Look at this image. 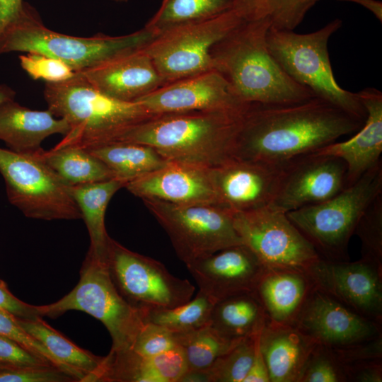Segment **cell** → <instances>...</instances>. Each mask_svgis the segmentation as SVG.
Returning a JSON list of instances; mask_svg holds the SVG:
<instances>
[{
    "instance_id": "48",
    "label": "cell",
    "mask_w": 382,
    "mask_h": 382,
    "mask_svg": "<svg viewBox=\"0 0 382 382\" xmlns=\"http://www.w3.org/2000/svg\"><path fill=\"white\" fill-rule=\"evenodd\" d=\"M243 382H270L269 371L259 347Z\"/></svg>"
},
{
    "instance_id": "51",
    "label": "cell",
    "mask_w": 382,
    "mask_h": 382,
    "mask_svg": "<svg viewBox=\"0 0 382 382\" xmlns=\"http://www.w3.org/2000/svg\"><path fill=\"white\" fill-rule=\"evenodd\" d=\"M112 1L115 2H119V3H126L129 1V0H112Z\"/></svg>"
},
{
    "instance_id": "13",
    "label": "cell",
    "mask_w": 382,
    "mask_h": 382,
    "mask_svg": "<svg viewBox=\"0 0 382 382\" xmlns=\"http://www.w3.org/2000/svg\"><path fill=\"white\" fill-rule=\"evenodd\" d=\"M234 227L267 269L306 272L321 257L286 213L269 206L233 212Z\"/></svg>"
},
{
    "instance_id": "28",
    "label": "cell",
    "mask_w": 382,
    "mask_h": 382,
    "mask_svg": "<svg viewBox=\"0 0 382 382\" xmlns=\"http://www.w3.org/2000/svg\"><path fill=\"white\" fill-rule=\"evenodd\" d=\"M126 183L112 178L105 181L69 185V190L76 203L90 237L88 252L105 262L110 236L105 225L108 203L117 190Z\"/></svg>"
},
{
    "instance_id": "26",
    "label": "cell",
    "mask_w": 382,
    "mask_h": 382,
    "mask_svg": "<svg viewBox=\"0 0 382 382\" xmlns=\"http://www.w3.org/2000/svg\"><path fill=\"white\" fill-rule=\"evenodd\" d=\"M313 284L306 272L267 269L254 293L270 322L293 325Z\"/></svg>"
},
{
    "instance_id": "46",
    "label": "cell",
    "mask_w": 382,
    "mask_h": 382,
    "mask_svg": "<svg viewBox=\"0 0 382 382\" xmlns=\"http://www.w3.org/2000/svg\"><path fill=\"white\" fill-rule=\"evenodd\" d=\"M343 366L347 381H382V359L362 361Z\"/></svg>"
},
{
    "instance_id": "34",
    "label": "cell",
    "mask_w": 382,
    "mask_h": 382,
    "mask_svg": "<svg viewBox=\"0 0 382 382\" xmlns=\"http://www.w3.org/2000/svg\"><path fill=\"white\" fill-rule=\"evenodd\" d=\"M173 333L177 345L183 353L187 371L207 370L220 356L241 340H228L209 325Z\"/></svg>"
},
{
    "instance_id": "41",
    "label": "cell",
    "mask_w": 382,
    "mask_h": 382,
    "mask_svg": "<svg viewBox=\"0 0 382 382\" xmlns=\"http://www.w3.org/2000/svg\"><path fill=\"white\" fill-rule=\"evenodd\" d=\"M0 334L15 341L36 356L67 372L41 342L32 337L21 326L15 316L1 308H0Z\"/></svg>"
},
{
    "instance_id": "18",
    "label": "cell",
    "mask_w": 382,
    "mask_h": 382,
    "mask_svg": "<svg viewBox=\"0 0 382 382\" xmlns=\"http://www.w3.org/2000/svg\"><path fill=\"white\" fill-rule=\"evenodd\" d=\"M286 162L233 158L210 168L218 204L232 212L269 206L276 194Z\"/></svg>"
},
{
    "instance_id": "38",
    "label": "cell",
    "mask_w": 382,
    "mask_h": 382,
    "mask_svg": "<svg viewBox=\"0 0 382 382\" xmlns=\"http://www.w3.org/2000/svg\"><path fill=\"white\" fill-rule=\"evenodd\" d=\"M298 382H347L343 365L332 349L318 343L311 352Z\"/></svg>"
},
{
    "instance_id": "8",
    "label": "cell",
    "mask_w": 382,
    "mask_h": 382,
    "mask_svg": "<svg viewBox=\"0 0 382 382\" xmlns=\"http://www.w3.org/2000/svg\"><path fill=\"white\" fill-rule=\"evenodd\" d=\"M37 307L41 317L56 318L69 311L92 316L108 330L112 339L110 351L131 349L144 325L141 314L117 291L105 262L88 251L76 286L56 302Z\"/></svg>"
},
{
    "instance_id": "25",
    "label": "cell",
    "mask_w": 382,
    "mask_h": 382,
    "mask_svg": "<svg viewBox=\"0 0 382 382\" xmlns=\"http://www.w3.org/2000/svg\"><path fill=\"white\" fill-rule=\"evenodd\" d=\"M69 130L66 121L49 110H32L14 100L0 105V140L8 149L23 154L35 153L48 137Z\"/></svg>"
},
{
    "instance_id": "12",
    "label": "cell",
    "mask_w": 382,
    "mask_h": 382,
    "mask_svg": "<svg viewBox=\"0 0 382 382\" xmlns=\"http://www.w3.org/2000/svg\"><path fill=\"white\" fill-rule=\"evenodd\" d=\"M243 21L231 9L212 19L168 30L143 50L165 85L213 69L212 47Z\"/></svg>"
},
{
    "instance_id": "20",
    "label": "cell",
    "mask_w": 382,
    "mask_h": 382,
    "mask_svg": "<svg viewBox=\"0 0 382 382\" xmlns=\"http://www.w3.org/2000/svg\"><path fill=\"white\" fill-rule=\"evenodd\" d=\"M125 187L141 199H156L175 204H218L210 168L199 165L170 162L127 183Z\"/></svg>"
},
{
    "instance_id": "6",
    "label": "cell",
    "mask_w": 382,
    "mask_h": 382,
    "mask_svg": "<svg viewBox=\"0 0 382 382\" xmlns=\"http://www.w3.org/2000/svg\"><path fill=\"white\" fill-rule=\"evenodd\" d=\"M341 26L342 21L335 19L306 34L270 26L267 33L268 49L284 71L295 81L309 88L316 97L365 121L366 110L357 93L340 87L331 68L328 40Z\"/></svg>"
},
{
    "instance_id": "29",
    "label": "cell",
    "mask_w": 382,
    "mask_h": 382,
    "mask_svg": "<svg viewBox=\"0 0 382 382\" xmlns=\"http://www.w3.org/2000/svg\"><path fill=\"white\" fill-rule=\"evenodd\" d=\"M268 321L253 291L231 296L215 303L209 325L222 337L237 341L258 335Z\"/></svg>"
},
{
    "instance_id": "49",
    "label": "cell",
    "mask_w": 382,
    "mask_h": 382,
    "mask_svg": "<svg viewBox=\"0 0 382 382\" xmlns=\"http://www.w3.org/2000/svg\"><path fill=\"white\" fill-rule=\"evenodd\" d=\"M344 1L354 2L360 4L370 11L376 18L382 21V3L378 0H337Z\"/></svg>"
},
{
    "instance_id": "40",
    "label": "cell",
    "mask_w": 382,
    "mask_h": 382,
    "mask_svg": "<svg viewBox=\"0 0 382 382\" xmlns=\"http://www.w3.org/2000/svg\"><path fill=\"white\" fill-rule=\"evenodd\" d=\"M178 347L173 331L146 323L137 335L131 349L142 356L153 357Z\"/></svg>"
},
{
    "instance_id": "37",
    "label": "cell",
    "mask_w": 382,
    "mask_h": 382,
    "mask_svg": "<svg viewBox=\"0 0 382 382\" xmlns=\"http://www.w3.org/2000/svg\"><path fill=\"white\" fill-rule=\"evenodd\" d=\"M354 234L361 243V258L382 265V194L361 216Z\"/></svg>"
},
{
    "instance_id": "16",
    "label": "cell",
    "mask_w": 382,
    "mask_h": 382,
    "mask_svg": "<svg viewBox=\"0 0 382 382\" xmlns=\"http://www.w3.org/2000/svg\"><path fill=\"white\" fill-rule=\"evenodd\" d=\"M136 102L153 115L195 111L243 113L250 105L214 69L166 83Z\"/></svg>"
},
{
    "instance_id": "14",
    "label": "cell",
    "mask_w": 382,
    "mask_h": 382,
    "mask_svg": "<svg viewBox=\"0 0 382 382\" xmlns=\"http://www.w3.org/2000/svg\"><path fill=\"white\" fill-rule=\"evenodd\" d=\"M313 286L359 314L382 324V265L320 257L306 271Z\"/></svg>"
},
{
    "instance_id": "4",
    "label": "cell",
    "mask_w": 382,
    "mask_h": 382,
    "mask_svg": "<svg viewBox=\"0 0 382 382\" xmlns=\"http://www.w3.org/2000/svg\"><path fill=\"white\" fill-rule=\"evenodd\" d=\"M43 96L47 110L69 126L56 146L89 150L117 141L132 127L156 115L137 102H124L103 93L78 72L64 82L45 83Z\"/></svg>"
},
{
    "instance_id": "7",
    "label": "cell",
    "mask_w": 382,
    "mask_h": 382,
    "mask_svg": "<svg viewBox=\"0 0 382 382\" xmlns=\"http://www.w3.org/2000/svg\"><path fill=\"white\" fill-rule=\"evenodd\" d=\"M381 194V162L331 198L286 214L321 257L348 260L347 245L357 225Z\"/></svg>"
},
{
    "instance_id": "31",
    "label": "cell",
    "mask_w": 382,
    "mask_h": 382,
    "mask_svg": "<svg viewBox=\"0 0 382 382\" xmlns=\"http://www.w3.org/2000/svg\"><path fill=\"white\" fill-rule=\"evenodd\" d=\"M40 154L46 163L68 185L105 181L114 178L111 170L88 150L77 146L42 149Z\"/></svg>"
},
{
    "instance_id": "32",
    "label": "cell",
    "mask_w": 382,
    "mask_h": 382,
    "mask_svg": "<svg viewBox=\"0 0 382 382\" xmlns=\"http://www.w3.org/2000/svg\"><path fill=\"white\" fill-rule=\"evenodd\" d=\"M234 0H163L145 28L158 35L168 30L215 18L233 8Z\"/></svg>"
},
{
    "instance_id": "2",
    "label": "cell",
    "mask_w": 382,
    "mask_h": 382,
    "mask_svg": "<svg viewBox=\"0 0 382 382\" xmlns=\"http://www.w3.org/2000/svg\"><path fill=\"white\" fill-rule=\"evenodd\" d=\"M267 18L243 21L210 50L213 69L221 73L248 104H286L315 97L291 79L270 53Z\"/></svg>"
},
{
    "instance_id": "27",
    "label": "cell",
    "mask_w": 382,
    "mask_h": 382,
    "mask_svg": "<svg viewBox=\"0 0 382 382\" xmlns=\"http://www.w3.org/2000/svg\"><path fill=\"white\" fill-rule=\"evenodd\" d=\"M17 319L21 326L41 342L78 382H96L104 357L96 356L79 347L48 325L42 317L33 320Z\"/></svg>"
},
{
    "instance_id": "1",
    "label": "cell",
    "mask_w": 382,
    "mask_h": 382,
    "mask_svg": "<svg viewBox=\"0 0 382 382\" xmlns=\"http://www.w3.org/2000/svg\"><path fill=\"white\" fill-rule=\"evenodd\" d=\"M364 123L316 96L293 103H253L242 117L233 158L283 163L356 132Z\"/></svg>"
},
{
    "instance_id": "45",
    "label": "cell",
    "mask_w": 382,
    "mask_h": 382,
    "mask_svg": "<svg viewBox=\"0 0 382 382\" xmlns=\"http://www.w3.org/2000/svg\"><path fill=\"white\" fill-rule=\"evenodd\" d=\"M0 308L8 312L18 319L33 320L41 317L37 306L28 304L16 298L9 291L6 283L1 279Z\"/></svg>"
},
{
    "instance_id": "47",
    "label": "cell",
    "mask_w": 382,
    "mask_h": 382,
    "mask_svg": "<svg viewBox=\"0 0 382 382\" xmlns=\"http://www.w3.org/2000/svg\"><path fill=\"white\" fill-rule=\"evenodd\" d=\"M24 0H0V47L3 35L17 17Z\"/></svg>"
},
{
    "instance_id": "15",
    "label": "cell",
    "mask_w": 382,
    "mask_h": 382,
    "mask_svg": "<svg viewBox=\"0 0 382 382\" xmlns=\"http://www.w3.org/2000/svg\"><path fill=\"white\" fill-rule=\"evenodd\" d=\"M346 173L334 156L311 153L287 161L269 207L287 213L330 199L346 187Z\"/></svg>"
},
{
    "instance_id": "9",
    "label": "cell",
    "mask_w": 382,
    "mask_h": 382,
    "mask_svg": "<svg viewBox=\"0 0 382 382\" xmlns=\"http://www.w3.org/2000/svg\"><path fill=\"white\" fill-rule=\"evenodd\" d=\"M40 150L23 154L0 147V173L8 200L28 218L81 219L69 185L42 159Z\"/></svg>"
},
{
    "instance_id": "5",
    "label": "cell",
    "mask_w": 382,
    "mask_h": 382,
    "mask_svg": "<svg viewBox=\"0 0 382 382\" xmlns=\"http://www.w3.org/2000/svg\"><path fill=\"white\" fill-rule=\"evenodd\" d=\"M157 36L145 27L120 36L63 34L47 28L36 8L24 1L17 17L3 35L0 54L13 52L41 53L63 61L79 72L141 50Z\"/></svg>"
},
{
    "instance_id": "33",
    "label": "cell",
    "mask_w": 382,
    "mask_h": 382,
    "mask_svg": "<svg viewBox=\"0 0 382 382\" xmlns=\"http://www.w3.org/2000/svg\"><path fill=\"white\" fill-rule=\"evenodd\" d=\"M320 0H234L233 8L244 21L269 19L271 27L294 30Z\"/></svg>"
},
{
    "instance_id": "39",
    "label": "cell",
    "mask_w": 382,
    "mask_h": 382,
    "mask_svg": "<svg viewBox=\"0 0 382 382\" xmlns=\"http://www.w3.org/2000/svg\"><path fill=\"white\" fill-rule=\"evenodd\" d=\"M20 65L33 80L56 83L69 80L76 74L63 61L41 53L27 52L18 57Z\"/></svg>"
},
{
    "instance_id": "19",
    "label": "cell",
    "mask_w": 382,
    "mask_h": 382,
    "mask_svg": "<svg viewBox=\"0 0 382 382\" xmlns=\"http://www.w3.org/2000/svg\"><path fill=\"white\" fill-rule=\"evenodd\" d=\"M185 265L199 291L214 303L231 296L253 292L267 270L243 243L221 249Z\"/></svg>"
},
{
    "instance_id": "17",
    "label": "cell",
    "mask_w": 382,
    "mask_h": 382,
    "mask_svg": "<svg viewBox=\"0 0 382 382\" xmlns=\"http://www.w3.org/2000/svg\"><path fill=\"white\" fill-rule=\"evenodd\" d=\"M294 325L331 348L345 347L382 335L381 323L359 314L314 286Z\"/></svg>"
},
{
    "instance_id": "11",
    "label": "cell",
    "mask_w": 382,
    "mask_h": 382,
    "mask_svg": "<svg viewBox=\"0 0 382 382\" xmlns=\"http://www.w3.org/2000/svg\"><path fill=\"white\" fill-rule=\"evenodd\" d=\"M105 262L122 297L141 316L189 301L195 287L171 274L161 262L132 251L110 237Z\"/></svg>"
},
{
    "instance_id": "23",
    "label": "cell",
    "mask_w": 382,
    "mask_h": 382,
    "mask_svg": "<svg viewBox=\"0 0 382 382\" xmlns=\"http://www.w3.org/2000/svg\"><path fill=\"white\" fill-rule=\"evenodd\" d=\"M186 371L179 347L153 357L142 356L132 349L110 351L96 382H179Z\"/></svg>"
},
{
    "instance_id": "52",
    "label": "cell",
    "mask_w": 382,
    "mask_h": 382,
    "mask_svg": "<svg viewBox=\"0 0 382 382\" xmlns=\"http://www.w3.org/2000/svg\"><path fill=\"white\" fill-rule=\"evenodd\" d=\"M0 369H1L0 368Z\"/></svg>"
},
{
    "instance_id": "44",
    "label": "cell",
    "mask_w": 382,
    "mask_h": 382,
    "mask_svg": "<svg viewBox=\"0 0 382 382\" xmlns=\"http://www.w3.org/2000/svg\"><path fill=\"white\" fill-rule=\"evenodd\" d=\"M331 349L343 366L382 359V335L351 346Z\"/></svg>"
},
{
    "instance_id": "10",
    "label": "cell",
    "mask_w": 382,
    "mask_h": 382,
    "mask_svg": "<svg viewBox=\"0 0 382 382\" xmlns=\"http://www.w3.org/2000/svg\"><path fill=\"white\" fill-rule=\"evenodd\" d=\"M185 265L229 246L243 244L233 212L216 204H175L142 199Z\"/></svg>"
},
{
    "instance_id": "43",
    "label": "cell",
    "mask_w": 382,
    "mask_h": 382,
    "mask_svg": "<svg viewBox=\"0 0 382 382\" xmlns=\"http://www.w3.org/2000/svg\"><path fill=\"white\" fill-rule=\"evenodd\" d=\"M49 361L28 351L15 341L0 334V368L17 369L49 365Z\"/></svg>"
},
{
    "instance_id": "36",
    "label": "cell",
    "mask_w": 382,
    "mask_h": 382,
    "mask_svg": "<svg viewBox=\"0 0 382 382\" xmlns=\"http://www.w3.org/2000/svg\"><path fill=\"white\" fill-rule=\"evenodd\" d=\"M260 333L241 340L220 356L206 370L208 382H243L255 356Z\"/></svg>"
},
{
    "instance_id": "50",
    "label": "cell",
    "mask_w": 382,
    "mask_h": 382,
    "mask_svg": "<svg viewBox=\"0 0 382 382\" xmlns=\"http://www.w3.org/2000/svg\"><path fill=\"white\" fill-rule=\"evenodd\" d=\"M16 95V91L11 86L0 83V105L8 100H14Z\"/></svg>"
},
{
    "instance_id": "30",
    "label": "cell",
    "mask_w": 382,
    "mask_h": 382,
    "mask_svg": "<svg viewBox=\"0 0 382 382\" xmlns=\"http://www.w3.org/2000/svg\"><path fill=\"white\" fill-rule=\"evenodd\" d=\"M88 151L108 166L114 178L126 184L170 162L153 147L135 142L115 141Z\"/></svg>"
},
{
    "instance_id": "3",
    "label": "cell",
    "mask_w": 382,
    "mask_h": 382,
    "mask_svg": "<svg viewBox=\"0 0 382 382\" xmlns=\"http://www.w3.org/2000/svg\"><path fill=\"white\" fill-rule=\"evenodd\" d=\"M245 112H184L156 115L117 141L146 144L170 162L212 168L233 158Z\"/></svg>"
},
{
    "instance_id": "22",
    "label": "cell",
    "mask_w": 382,
    "mask_h": 382,
    "mask_svg": "<svg viewBox=\"0 0 382 382\" xmlns=\"http://www.w3.org/2000/svg\"><path fill=\"white\" fill-rule=\"evenodd\" d=\"M367 116L362 127L349 139L335 141L313 152L339 158L346 164V187L354 183L381 162L382 93L374 88L357 92Z\"/></svg>"
},
{
    "instance_id": "35",
    "label": "cell",
    "mask_w": 382,
    "mask_h": 382,
    "mask_svg": "<svg viewBox=\"0 0 382 382\" xmlns=\"http://www.w3.org/2000/svg\"><path fill=\"white\" fill-rule=\"evenodd\" d=\"M214 303L200 291L193 299L173 308L149 311L142 315L144 323L163 326L173 332H185L208 325Z\"/></svg>"
},
{
    "instance_id": "24",
    "label": "cell",
    "mask_w": 382,
    "mask_h": 382,
    "mask_svg": "<svg viewBox=\"0 0 382 382\" xmlns=\"http://www.w3.org/2000/svg\"><path fill=\"white\" fill-rule=\"evenodd\" d=\"M293 325L268 321L258 337L270 382H298L311 352L318 344Z\"/></svg>"
},
{
    "instance_id": "42",
    "label": "cell",
    "mask_w": 382,
    "mask_h": 382,
    "mask_svg": "<svg viewBox=\"0 0 382 382\" xmlns=\"http://www.w3.org/2000/svg\"><path fill=\"white\" fill-rule=\"evenodd\" d=\"M78 382L54 365L0 369V382Z\"/></svg>"
},
{
    "instance_id": "21",
    "label": "cell",
    "mask_w": 382,
    "mask_h": 382,
    "mask_svg": "<svg viewBox=\"0 0 382 382\" xmlns=\"http://www.w3.org/2000/svg\"><path fill=\"white\" fill-rule=\"evenodd\" d=\"M78 73L103 93L124 102H136L164 85L143 48Z\"/></svg>"
},
{
    "instance_id": "53",
    "label": "cell",
    "mask_w": 382,
    "mask_h": 382,
    "mask_svg": "<svg viewBox=\"0 0 382 382\" xmlns=\"http://www.w3.org/2000/svg\"><path fill=\"white\" fill-rule=\"evenodd\" d=\"M111 1H112V0H111Z\"/></svg>"
}]
</instances>
